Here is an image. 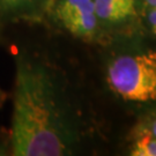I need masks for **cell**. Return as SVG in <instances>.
<instances>
[{
	"mask_svg": "<svg viewBox=\"0 0 156 156\" xmlns=\"http://www.w3.org/2000/svg\"><path fill=\"white\" fill-rule=\"evenodd\" d=\"M73 134L49 75L30 62L16 69L11 128L15 156H59L71 151Z\"/></svg>",
	"mask_w": 156,
	"mask_h": 156,
	"instance_id": "cell-1",
	"label": "cell"
},
{
	"mask_svg": "<svg viewBox=\"0 0 156 156\" xmlns=\"http://www.w3.org/2000/svg\"><path fill=\"white\" fill-rule=\"evenodd\" d=\"M111 90L125 101L156 100V51L116 58L108 67Z\"/></svg>",
	"mask_w": 156,
	"mask_h": 156,
	"instance_id": "cell-2",
	"label": "cell"
},
{
	"mask_svg": "<svg viewBox=\"0 0 156 156\" xmlns=\"http://www.w3.org/2000/svg\"><path fill=\"white\" fill-rule=\"evenodd\" d=\"M57 17L67 31L81 38H91L97 29L94 0H60Z\"/></svg>",
	"mask_w": 156,
	"mask_h": 156,
	"instance_id": "cell-3",
	"label": "cell"
},
{
	"mask_svg": "<svg viewBox=\"0 0 156 156\" xmlns=\"http://www.w3.org/2000/svg\"><path fill=\"white\" fill-rule=\"evenodd\" d=\"M94 6L96 16L101 21L115 23L128 19L117 0H94Z\"/></svg>",
	"mask_w": 156,
	"mask_h": 156,
	"instance_id": "cell-4",
	"label": "cell"
},
{
	"mask_svg": "<svg viewBox=\"0 0 156 156\" xmlns=\"http://www.w3.org/2000/svg\"><path fill=\"white\" fill-rule=\"evenodd\" d=\"M132 156H156V138L149 134H135L132 148Z\"/></svg>",
	"mask_w": 156,
	"mask_h": 156,
	"instance_id": "cell-5",
	"label": "cell"
},
{
	"mask_svg": "<svg viewBox=\"0 0 156 156\" xmlns=\"http://www.w3.org/2000/svg\"><path fill=\"white\" fill-rule=\"evenodd\" d=\"M141 133L149 134L151 136H155L156 138V117H154L148 123L140 125L139 127H138V129H136V134H141Z\"/></svg>",
	"mask_w": 156,
	"mask_h": 156,
	"instance_id": "cell-6",
	"label": "cell"
},
{
	"mask_svg": "<svg viewBox=\"0 0 156 156\" xmlns=\"http://www.w3.org/2000/svg\"><path fill=\"white\" fill-rule=\"evenodd\" d=\"M117 2L127 17L133 16L135 14V1L134 0H117Z\"/></svg>",
	"mask_w": 156,
	"mask_h": 156,
	"instance_id": "cell-7",
	"label": "cell"
},
{
	"mask_svg": "<svg viewBox=\"0 0 156 156\" xmlns=\"http://www.w3.org/2000/svg\"><path fill=\"white\" fill-rule=\"evenodd\" d=\"M28 1L29 0H0V4L6 8H17Z\"/></svg>",
	"mask_w": 156,
	"mask_h": 156,
	"instance_id": "cell-8",
	"label": "cell"
},
{
	"mask_svg": "<svg viewBox=\"0 0 156 156\" xmlns=\"http://www.w3.org/2000/svg\"><path fill=\"white\" fill-rule=\"evenodd\" d=\"M148 20H149V23H151L153 33L156 35V7H151V12L148 14Z\"/></svg>",
	"mask_w": 156,
	"mask_h": 156,
	"instance_id": "cell-9",
	"label": "cell"
},
{
	"mask_svg": "<svg viewBox=\"0 0 156 156\" xmlns=\"http://www.w3.org/2000/svg\"><path fill=\"white\" fill-rule=\"evenodd\" d=\"M146 1L151 7H156V0H146Z\"/></svg>",
	"mask_w": 156,
	"mask_h": 156,
	"instance_id": "cell-10",
	"label": "cell"
}]
</instances>
